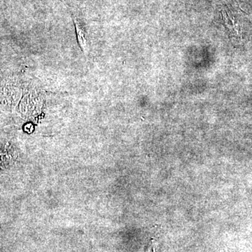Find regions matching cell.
<instances>
[{
	"mask_svg": "<svg viewBox=\"0 0 252 252\" xmlns=\"http://www.w3.org/2000/svg\"><path fill=\"white\" fill-rule=\"evenodd\" d=\"M73 19H74L76 31H77L78 42H79V46L82 49L86 56H87L88 53H89V40H88V38L86 37L85 28L79 22V20L74 18V16H73Z\"/></svg>",
	"mask_w": 252,
	"mask_h": 252,
	"instance_id": "cell-1",
	"label": "cell"
}]
</instances>
